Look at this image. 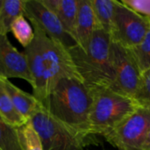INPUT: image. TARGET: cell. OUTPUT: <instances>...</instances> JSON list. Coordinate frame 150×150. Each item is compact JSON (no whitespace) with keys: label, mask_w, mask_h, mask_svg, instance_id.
Wrapping results in <instances>:
<instances>
[{"label":"cell","mask_w":150,"mask_h":150,"mask_svg":"<svg viewBox=\"0 0 150 150\" xmlns=\"http://www.w3.org/2000/svg\"><path fill=\"white\" fill-rule=\"evenodd\" d=\"M33 28L34 38L24 54L33 78V95L42 105L59 79L64 76L81 77L68 47L49 38L40 28Z\"/></svg>","instance_id":"obj_1"},{"label":"cell","mask_w":150,"mask_h":150,"mask_svg":"<svg viewBox=\"0 0 150 150\" xmlns=\"http://www.w3.org/2000/svg\"><path fill=\"white\" fill-rule=\"evenodd\" d=\"M92 91L78 77L64 76L58 80L42 104L58 122L77 135L95 143L90 130Z\"/></svg>","instance_id":"obj_2"},{"label":"cell","mask_w":150,"mask_h":150,"mask_svg":"<svg viewBox=\"0 0 150 150\" xmlns=\"http://www.w3.org/2000/svg\"><path fill=\"white\" fill-rule=\"evenodd\" d=\"M82 81L91 90L110 88L113 83L112 39L108 33L97 29L87 47L74 45L68 48Z\"/></svg>","instance_id":"obj_3"},{"label":"cell","mask_w":150,"mask_h":150,"mask_svg":"<svg viewBox=\"0 0 150 150\" xmlns=\"http://www.w3.org/2000/svg\"><path fill=\"white\" fill-rule=\"evenodd\" d=\"M90 130L94 136H106L139 106L134 98L110 88L92 89Z\"/></svg>","instance_id":"obj_4"},{"label":"cell","mask_w":150,"mask_h":150,"mask_svg":"<svg viewBox=\"0 0 150 150\" xmlns=\"http://www.w3.org/2000/svg\"><path fill=\"white\" fill-rule=\"evenodd\" d=\"M29 121L41 140L43 150H84L85 147L93 143L58 122L42 105Z\"/></svg>","instance_id":"obj_5"},{"label":"cell","mask_w":150,"mask_h":150,"mask_svg":"<svg viewBox=\"0 0 150 150\" xmlns=\"http://www.w3.org/2000/svg\"><path fill=\"white\" fill-rule=\"evenodd\" d=\"M150 129V108L138 106L104 138L117 150H142Z\"/></svg>","instance_id":"obj_6"},{"label":"cell","mask_w":150,"mask_h":150,"mask_svg":"<svg viewBox=\"0 0 150 150\" xmlns=\"http://www.w3.org/2000/svg\"><path fill=\"white\" fill-rule=\"evenodd\" d=\"M150 30L149 21L141 17L120 1L115 0V9L110 36L112 42L131 48L138 45Z\"/></svg>","instance_id":"obj_7"},{"label":"cell","mask_w":150,"mask_h":150,"mask_svg":"<svg viewBox=\"0 0 150 150\" xmlns=\"http://www.w3.org/2000/svg\"><path fill=\"white\" fill-rule=\"evenodd\" d=\"M113 83L111 89L134 98L141 82L142 72L128 48L112 41Z\"/></svg>","instance_id":"obj_8"},{"label":"cell","mask_w":150,"mask_h":150,"mask_svg":"<svg viewBox=\"0 0 150 150\" xmlns=\"http://www.w3.org/2000/svg\"><path fill=\"white\" fill-rule=\"evenodd\" d=\"M23 16L30 20L33 26L40 28L49 38L60 41L66 47L69 48L76 45L56 15L47 9L40 0H25Z\"/></svg>","instance_id":"obj_9"},{"label":"cell","mask_w":150,"mask_h":150,"mask_svg":"<svg viewBox=\"0 0 150 150\" xmlns=\"http://www.w3.org/2000/svg\"><path fill=\"white\" fill-rule=\"evenodd\" d=\"M0 76L23 79L33 86L25 54L13 47L7 35L3 33H0Z\"/></svg>","instance_id":"obj_10"},{"label":"cell","mask_w":150,"mask_h":150,"mask_svg":"<svg viewBox=\"0 0 150 150\" xmlns=\"http://www.w3.org/2000/svg\"><path fill=\"white\" fill-rule=\"evenodd\" d=\"M98 29L91 0H79L73 40L81 48H86Z\"/></svg>","instance_id":"obj_11"},{"label":"cell","mask_w":150,"mask_h":150,"mask_svg":"<svg viewBox=\"0 0 150 150\" xmlns=\"http://www.w3.org/2000/svg\"><path fill=\"white\" fill-rule=\"evenodd\" d=\"M0 83L8 94L17 112L26 120L39 109L41 104L33 97L18 87L15 86L9 79L0 76Z\"/></svg>","instance_id":"obj_12"},{"label":"cell","mask_w":150,"mask_h":150,"mask_svg":"<svg viewBox=\"0 0 150 150\" xmlns=\"http://www.w3.org/2000/svg\"><path fill=\"white\" fill-rule=\"evenodd\" d=\"M52 11L62 23L64 30L73 39L79 0H40Z\"/></svg>","instance_id":"obj_13"},{"label":"cell","mask_w":150,"mask_h":150,"mask_svg":"<svg viewBox=\"0 0 150 150\" xmlns=\"http://www.w3.org/2000/svg\"><path fill=\"white\" fill-rule=\"evenodd\" d=\"M98 29H101L110 34L114 9L115 0H91Z\"/></svg>","instance_id":"obj_14"},{"label":"cell","mask_w":150,"mask_h":150,"mask_svg":"<svg viewBox=\"0 0 150 150\" xmlns=\"http://www.w3.org/2000/svg\"><path fill=\"white\" fill-rule=\"evenodd\" d=\"M25 0H3L0 9V33L7 35L12 23L23 15Z\"/></svg>","instance_id":"obj_15"},{"label":"cell","mask_w":150,"mask_h":150,"mask_svg":"<svg viewBox=\"0 0 150 150\" xmlns=\"http://www.w3.org/2000/svg\"><path fill=\"white\" fill-rule=\"evenodd\" d=\"M0 117L9 125L20 127L28 120H25L15 109L8 94L0 83Z\"/></svg>","instance_id":"obj_16"},{"label":"cell","mask_w":150,"mask_h":150,"mask_svg":"<svg viewBox=\"0 0 150 150\" xmlns=\"http://www.w3.org/2000/svg\"><path fill=\"white\" fill-rule=\"evenodd\" d=\"M18 134L22 150H43L41 140L29 120L18 127Z\"/></svg>","instance_id":"obj_17"},{"label":"cell","mask_w":150,"mask_h":150,"mask_svg":"<svg viewBox=\"0 0 150 150\" xmlns=\"http://www.w3.org/2000/svg\"><path fill=\"white\" fill-rule=\"evenodd\" d=\"M128 49L142 73L150 69V30L138 45Z\"/></svg>","instance_id":"obj_18"},{"label":"cell","mask_w":150,"mask_h":150,"mask_svg":"<svg viewBox=\"0 0 150 150\" xmlns=\"http://www.w3.org/2000/svg\"><path fill=\"white\" fill-rule=\"evenodd\" d=\"M0 150H22L18 128L6 123L0 117Z\"/></svg>","instance_id":"obj_19"},{"label":"cell","mask_w":150,"mask_h":150,"mask_svg":"<svg viewBox=\"0 0 150 150\" xmlns=\"http://www.w3.org/2000/svg\"><path fill=\"white\" fill-rule=\"evenodd\" d=\"M11 32L13 33L16 40L25 48L28 47L34 38L33 27L30 25L26 18L21 15L16 18L11 27Z\"/></svg>","instance_id":"obj_20"},{"label":"cell","mask_w":150,"mask_h":150,"mask_svg":"<svg viewBox=\"0 0 150 150\" xmlns=\"http://www.w3.org/2000/svg\"><path fill=\"white\" fill-rule=\"evenodd\" d=\"M134 99L140 106L150 108V69L142 73L140 85Z\"/></svg>","instance_id":"obj_21"},{"label":"cell","mask_w":150,"mask_h":150,"mask_svg":"<svg viewBox=\"0 0 150 150\" xmlns=\"http://www.w3.org/2000/svg\"><path fill=\"white\" fill-rule=\"evenodd\" d=\"M120 2L141 17L150 20V0H122Z\"/></svg>","instance_id":"obj_22"},{"label":"cell","mask_w":150,"mask_h":150,"mask_svg":"<svg viewBox=\"0 0 150 150\" xmlns=\"http://www.w3.org/2000/svg\"><path fill=\"white\" fill-rule=\"evenodd\" d=\"M142 150H150V129L149 131V133H148L147 137H146V140H145Z\"/></svg>","instance_id":"obj_23"},{"label":"cell","mask_w":150,"mask_h":150,"mask_svg":"<svg viewBox=\"0 0 150 150\" xmlns=\"http://www.w3.org/2000/svg\"><path fill=\"white\" fill-rule=\"evenodd\" d=\"M2 3H3V0H0V9H1V6H2Z\"/></svg>","instance_id":"obj_24"},{"label":"cell","mask_w":150,"mask_h":150,"mask_svg":"<svg viewBox=\"0 0 150 150\" xmlns=\"http://www.w3.org/2000/svg\"><path fill=\"white\" fill-rule=\"evenodd\" d=\"M149 25H150V20H149Z\"/></svg>","instance_id":"obj_25"}]
</instances>
